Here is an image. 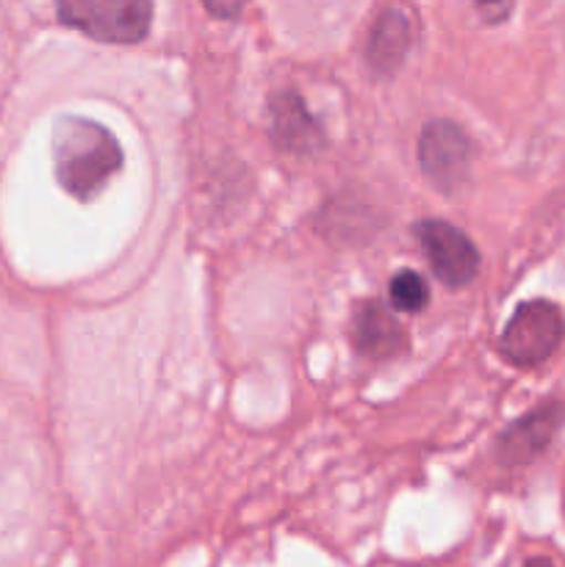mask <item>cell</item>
<instances>
[{
	"label": "cell",
	"instance_id": "6da1fadb",
	"mask_svg": "<svg viewBox=\"0 0 565 567\" xmlns=\"http://www.w3.org/2000/svg\"><path fill=\"white\" fill-rule=\"evenodd\" d=\"M53 164L61 188L86 203L122 169V147L100 122L64 116L53 131Z\"/></svg>",
	"mask_w": 565,
	"mask_h": 567
},
{
	"label": "cell",
	"instance_id": "7a4b0ae2",
	"mask_svg": "<svg viewBox=\"0 0 565 567\" xmlns=\"http://www.w3.org/2000/svg\"><path fill=\"white\" fill-rule=\"evenodd\" d=\"M59 20L89 39L136 44L153 22V0H59Z\"/></svg>",
	"mask_w": 565,
	"mask_h": 567
},
{
	"label": "cell",
	"instance_id": "3957f363",
	"mask_svg": "<svg viewBox=\"0 0 565 567\" xmlns=\"http://www.w3.org/2000/svg\"><path fill=\"white\" fill-rule=\"evenodd\" d=\"M563 313L557 305L543 302V299L524 302L504 327L502 354L510 363L530 369L552 358V352L563 341Z\"/></svg>",
	"mask_w": 565,
	"mask_h": 567
},
{
	"label": "cell",
	"instance_id": "277c9868",
	"mask_svg": "<svg viewBox=\"0 0 565 567\" xmlns=\"http://www.w3.org/2000/svg\"><path fill=\"white\" fill-rule=\"evenodd\" d=\"M471 144L469 133L449 120L427 122L419 136V164L424 175L443 192H454L463 186L471 169Z\"/></svg>",
	"mask_w": 565,
	"mask_h": 567
},
{
	"label": "cell",
	"instance_id": "5b68a950",
	"mask_svg": "<svg viewBox=\"0 0 565 567\" xmlns=\"http://www.w3.org/2000/svg\"><path fill=\"white\" fill-rule=\"evenodd\" d=\"M415 238L443 286L460 288L474 280L480 269V252L463 230L449 221L427 219L415 225Z\"/></svg>",
	"mask_w": 565,
	"mask_h": 567
},
{
	"label": "cell",
	"instance_id": "8992f818",
	"mask_svg": "<svg viewBox=\"0 0 565 567\" xmlns=\"http://www.w3.org/2000/svg\"><path fill=\"white\" fill-rule=\"evenodd\" d=\"M352 341L371 360H388L408 347L402 324L380 302H363L355 310Z\"/></svg>",
	"mask_w": 565,
	"mask_h": 567
},
{
	"label": "cell",
	"instance_id": "52a82bcc",
	"mask_svg": "<svg viewBox=\"0 0 565 567\" xmlns=\"http://www.w3.org/2000/svg\"><path fill=\"white\" fill-rule=\"evenodd\" d=\"M563 424V408L559 404H546L535 410L526 419L515 421L499 441V454L504 463H530L535 454L548 446L557 426Z\"/></svg>",
	"mask_w": 565,
	"mask_h": 567
},
{
	"label": "cell",
	"instance_id": "ba28073f",
	"mask_svg": "<svg viewBox=\"0 0 565 567\" xmlns=\"http://www.w3.org/2000/svg\"><path fill=\"white\" fill-rule=\"evenodd\" d=\"M271 133L288 153H314L325 142L319 125L294 92H280L271 97Z\"/></svg>",
	"mask_w": 565,
	"mask_h": 567
},
{
	"label": "cell",
	"instance_id": "9c48e42d",
	"mask_svg": "<svg viewBox=\"0 0 565 567\" xmlns=\"http://www.w3.org/2000/svg\"><path fill=\"white\" fill-rule=\"evenodd\" d=\"M410 48V25L399 11H386L371 28L369 44H366V61L377 75H393L402 64Z\"/></svg>",
	"mask_w": 565,
	"mask_h": 567
},
{
	"label": "cell",
	"instance_id": "30bf717a",
	"mask_svg": "<svg viewBox=\"0 0 565 567\" xmlns=\"http://www.w3.org/2000/svg\"><path fill=\"white\" fill-rule=\"evenodd\" d=\"M388 299H391L393 310H402V313H419L430 302V288H427L424 277L415 275V271L402 269L393 275L391 286H388Z\"/></svg>",
	"mask_w": 565,
	"mask_h": 567
},
{
	"label": "cell",
	"instance_id": "8fae6325",
	"mask_svg": "<svg viewBox=\"0 0 565 567\" xmlns=\"http://www.w3.org/2000/svg\"><path fill=\"white\" fill-rule=\"evenodd\" d=\"M471 3L476 6V11H480L487 22H502L504 17L510 14V3H513V0H471Z\"/></svg>",
	"mask_w": 565,
	"mask_h": 567
},
{
	"label": "cell",
	"instance_id": "7c38bea8",
	"mask_svg": "<svg viewBox=\"0 0 565 567\" xmlns=\"http://www.w3.org/2000/svg\"><path fill=\"white\" fill-rule=\"evenodd\" d=\"M244 3H247V0H203L205 9L214 17H219V20H233V17L242 14Z\"/></svg>",
	"mask_w": 565,
	"mask_h": 567
},
{
	"label": "cell",
	"instance_id": "4fadbf2b",
	"mask_svg": "<svg viewBox=\"0 0 565 567\" xmlns=\"http://www.w3.org/2000/svg\"><path fill=\"white\" fill-rule=\"evenodd\" d=\"M526 567H554L548 559H532V563H526Z\"/></svg>",
	"mask_w": 565,
	"mask_h": 567
}]
</instances>
